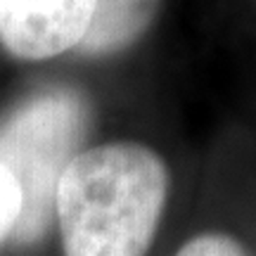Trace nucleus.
Returning a JSON list of instances; mask_svg holds the SVG:
<instances>
[{"label":"nucleus","instance_id":"1","mask_svg":"<svg viewBox=\"0 0 256 256\" xmlns=\"http://www.w3.org/2000/svg\"><path fill=\"white\" fill-rule=\"evenodd\" d=\"M168 197V171L138 142L88 147L64 168L55 216L64 256H145Z\"/></svg>","mask_w":256,"mask_h":256},{"label":"nucleus","instance_id":"2","mask_svg":"<svg viewBox=\"0 0 256 256\" xmlns=\"http://www.w3.org/2000/svg\"><path fill=\"white\" fill-rule=\"evenodd\" d=\"M90 104L74 88L31 92L0 116V164L22 190V218L12 240L38 242L55 216V192L64 168L83 152Z\"/></svg>","mask_w":256,"mask_h":256},{"label":"nucleus","instance_id":"3","mask_svg":"<svg viewBox=\"0 0 256 256\" xmlns=\"http://www.w3.org/2000/svg\"><path fill=\"white\" fill-rule=\"evenodd\" d=\"M95 0H0V43L19 60H48L81 46Z\"/></svg>","mask_w":256,"mask_h":256},{"label":"nucleus","instance_id":"4","mask_svg":"<svg viewBox=\"0 0 256 256\" xmlns=\"http://www.w3.org/2000/svg\"><path fill=\"white\" fill-rule=\"evenodd\" d=\"M162 0H95L90 26L83 36V55H114L133 46L152 26Z\"/></svg>","mask_w":256,"mask_h":256},{"label":"nucleus","instance_id":"5","mask_svg":"<svg viewBox=\"0 0 256 256\" xmlns=\"http://www.w3.org/2000/svg\"><path fill=\"white\" fill-rule=\"evenodd\" d=\"M19 218H22V190L14 176L0 164V249L8 240H12Z\"/></svg>","mask_w":256,"mask_h":256},{"label":"nucleus","instance_id":"6","mask_svg":"<svg viewBox=\"0 0 256 256\" xmlns=\"http://www.w3.org/2000/svg\"><path fill=\"white\" fill-rule=\"evenodd\" d=\"M176 256H249L235 238L223 232H204L178 249Z\"/></svg>","mask_w":256,"mask_h":256}]
</instances>
